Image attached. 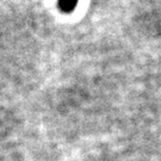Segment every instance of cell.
<instances>
[{"instance_id": "obj_1", "label": "cell", "mask_w": 161, "mask_h": 161, "mask_svg": "<svg viewBox=\"0 0 161 161\" xmlns=\"http://www.w3.org/2000/svg\"><path fill=\"white\" fill-rule=\"evenodd\" d=\"M79 0H58V7L64 12H72L78 5Z\"/></svg>"}]
</instances>
